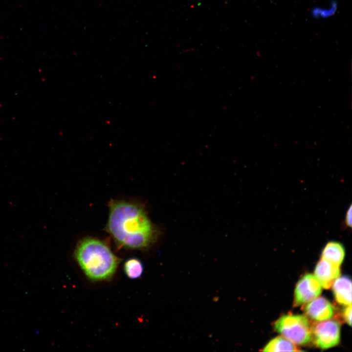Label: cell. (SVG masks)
<instances>
[{
  "instance_id": "cell-1",
  "label": "cell",
  "mask_w": 352,
  "mask_h": 352,
  "mask_svg": "<svg viewBox=\"0 0 352 352\" xmlns=\"http://www.w3.org/2000/svg\"><path fill=\"white\" fill-rule=\"evenodd\" d=\"M107 228L118 245L130 249L147 247L156 236V228L144 209L126 201L110 203Z\"/></svg>"
},
{
  "instance_id": "cell-2",
  "label": "cell",
  "mask_w": 352,
  "mask_h": 352,
  "mask_svg": "<svg viewBox=\"0 0 352 352\" xmlns=\"http://www.w3.org/2000/svg\"><path fill=\"white\" fill-rule=\"evenodd\" d=\"M75 257L86 276L94 281L111 278L119 263L118 258L105 242L91 237L79 242Z\"/></svg>"
},
{
  "instance_id": "cell-3",
  "label": "cell",
  "mask_w": 352,
  "mask_h": 352,
  "mask_svg": "<svg viewBox=\"0 0 352 352\" xmlns=\"http://www.w3.org/2000/svg\"><path fill=\"white\" fill-rule=\"evenodd\" d=\"M275 330L296 345H304L312 340L311 325L302 315H285L274 324Z\"/></svg>"
},
{
  "instance_id": "cell-4",
  "label": "cell",
  "mask_w": 352,
  "mask_h": 352,
  "mask_svg": "<svg viewBox=\"0 0 352 352\" xmlns=\"http://www.w3.org/2000/svg\"><path fill=\"white\" fill-rule=\"evenodd\" d=\"M311 336L314 344L322 349L334 347L340 340V324L334 320L316 323L311 326Z\"/></svg>"
},
{
  "instance_id": "cell-5",
  "label": "cell",
  "mask_w": 352,
  "mask_h": 352,
  "mask_svg": "<svg viewBox=\"0 0 352 352\" xmlns=\"http://www.w3.org/2000/svg\"><path fill=\"white\" fill-rule=\"evenodd\" d=\"M322 286L314 275L307 274L298 282L294 291L295 306L307 304L320 295Z\"/></svg>"
},
{
  "instance_id": "cell-6",
  "label": "cell",
  "mask_w": 352,
  "mask_h": 352,
  "mask_svg": "<svg viewBox=\"0 0 352 352\" xmlns=\"http://www.w3.org/2000/svg\"><path fill=\"white\" fill-rule=\"evenodd\" d=\"M306 314L310 319L317 321L330 319L333 314L334 308L331 304L323 297L316 298L305 307Z\"/></svg>"
},
{
  "instance_id": "cell-7",
  "label": "cell",
  "mask_w": 352,
  "mask_h": 352,
  "mask_svg": "<svg viewBox=\"0 0 352 352\" xmlns=\"http://www.w3.org/2000/svg\"><path fill=\"white\" fill-rule=\"evenodd\" d=\"M340 274L339 265L321 259L317 263L314 276L325 289L330 288Z\"/></svg>"
},
{
  "instance_id": "cell-8",
  "label": "cell",
  "mask_w": 352,
  "mask_h": 352,
  "mask_svg": "<svg viewBox=\"0 0 352 352\" xmlns=\"http://www.w3.org/2000/svg\"><path fill=\"white\" fill-rule=\"evenodd\" d=\"M332 291L337 303L343 305L352 304V282L346 275L335 279L333 283Z\"/></svg>"
},
{
  "instance_id": "cell-9",
  "label": "cell",
  "mask_w": 352,
  "mask_h": 352,
  "mask_svg": "<svg viewBox=\"0 0 352 352\" xmlns=\"http://www.w3.org/2000/svg\"><path fill=\"white\" fill-rule=\"evenodd\" d=\"M345 255L343 245L339 242L331 241L324 247L321 259L340 266L344 260Z\"/></svg>"
},
{
  "instance_id": "cell-10",
  "label": "cell",
  "mask_w": 352,
  "mask_h": 352,
  "mask_svg": "<svg viewBox=\"0 0 352 352\" xmlns=\"http://www.w3.org/2000/svg\"><path fill=\"white\" fill-rule=\"evenodd\" d=\"M264 352L300 351L294 344L284 336H278L272 339L264 347Z\"/></svg>"
},
{
  "instance_id": "cell-11",
  "label": "cell",
  "mask_w": 352,
  "mask_h": 352,
  "mask_svg": "<svg viewBox=\"0 0 352 352\" xmlns=\"http://www.w3.org/2000/svg\"><path fill=\"white\" fill-rule=\"evenodd\" d=\"M124 269L126 275L132 279L139 278L143 272L142 263L136 258L128 259L124 264Z\"/></svg>"
},
{
  "instance_id": "cell-12",
  "label": "cell",
  "mask_w": 352,
  "mask_h": 352,
  "mask_svg": "<svg viewBox=\"0 0 352 352\" xmlns=\"http://www.w3.org/2000/svg\"><path fill=\"white\" fill-rule=\"evenodd\" d=\"M343 317L349 326L352 324V304L347 305L343 310Z\"/></svg>"
},
{
  "instance_id": "cell-13",
  "label": "cell",
  "mask_w": 352,
  "mask_h": 352,
  "mask_svg": "<svg viewBox=\"0 0 352 352\" xmlns=\"http://www.w3.org/2000/svg\"><path fill=\"white\" fill-rule=\"evenodd\" d=\"M345 222L347 226L351 227L352 226V206L351 205L348 209L345 216Z\"/></svg>"
}]
</instances>
